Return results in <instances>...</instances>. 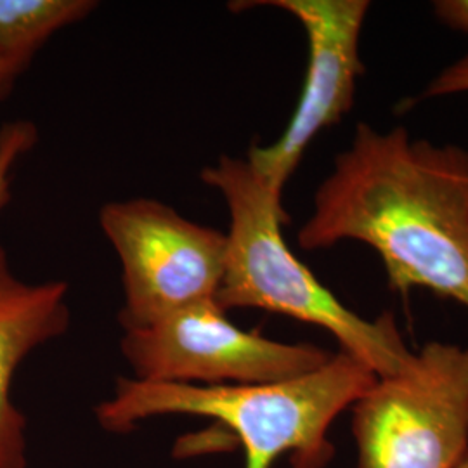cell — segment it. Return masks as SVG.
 I'll use <instances>...</instances> for the list:
<instances>
[{
	"instance_id": "1",
	"label": "cell",
	"mask_w": 468,
	"mask_h": 468,
	"mask_svg": "<svg viewBox=\"0 0 468 468\" xmlns=\"http://www.w3.org/2000/svg\"><path fill=\"white\" fill-rule=\"evenodd\" d=\"M297 241L303 250L365 243L390 288L432 290L468 309V150L357 123Z\"/></svg>"
},
{
	"instance_id": "2",
	"label": "cell",
	"mask_w": 468,
	"mask_h": 468,
	"mask_svg": "<svg viewBox=\"0 0 468 468\" xmlns=\"http://www.w3.org/2000/svg\"><path fill=\"white\" fill-rule=\"evenodd\" d=\"M200 179L218 189L229 212L226 266L216 297L222 311L261 309L319 326L378 378L410 369L415 352L406 347L390 313L361 318L290 250L282 233L288 222L283 197L247 158L220 156L201 170Z\"/></svg>"
},
{
	"instance_id": "3",
	"label": "cell",
	"mask_w": 468,
	"mask_h": 468,
	"mask_svg": "<svg viewBox=\"0 0 468 468\" xmlns=\"http://www.w3.org/2000/svg\"><path fill=\"white\" fill-rule=\"evenodd\" d=\"M377 378L344 351L314 371L272 384L201 387L122 377L96 415L112 432H127L143 420L164 415L210 419L245 448V468H272L284 454L293 468H324L334 458L328 441L334 420Z\"/></svg>"
},
{
	"instance_id": "4",
	"label": "cell",
	"mask_w": 468,
	"mask_h": 468,
	"mask_svg": "<svg viewBox=\"0 0 468 468\" xmlns=\"http://www.w3.org/2000/svg\"><path fill=\"white\" fill-rule=\"evenodd\" d=\"M357 468H456L468 454V346L431 342L352 406Z\"/></svg>"
},
{
	"instance_id": "5",
	"label": "cell",
	"mask_w": 468,
	"mask_h": 468,
	"mask_svg": "<svg viewBox=\"0 0 468 468\" xmlns=\"http://www.w3.org/2000/svg\"><path fill=\"white\" fill-rule=\"evenodd\" d=\"M101 229L122 264L123 330L216 301L226 266V233L151 198L110 201Z\"/></svg>"
},
{
	"instance_id": "6",
	"label": "cell",
	"mask_w": 468,
	"mask_h": 468,
	"mask_svg": "<svg viewBox=\"0 0 468 468\" xmlns=\"http://www.w3.org/2000/svg\"><path fill=\"white\" fill-rule=\"evenodd\" d=\"M120 349L135 380L201 387L282 382L318 369L332 356L241 330L216 301L123 330Z\"/></svg>"
},
{
	"instance_id": "7",
	"label": "cell",
	"mask_w": 468,
	"mask_h": 468,
	"mask_svg": "<svg viewBox=\"0 0 468 468\" xmlns=\"http://www.w3.org/2000/svg\"><path fill=\"white\" fill-rule=\"evenodd\" d=\"M269 5L295 17L307 35L309 61L301 100L283 134L269 146H251L247 160L283 197L284 186L301 165L319 133L351 112L357 79L365 73L359 40L368 0H264L233 2L229 9Z\"/></svg>"
},
{
	"instance_id": "8",
	"label": "cell",
	"mask_w": 468,
	"mask_h": 468,
	"mask_svg": "<svg viewBox=\"0 0 468 468\" xmlns=\"http://www.w3.org/2000/svg\"><path fill=\"white\" fill-rule=\"evenodd\" d=\"M69 326L65 282L27 283L0 245V468H27V420L11 399L19 365Z\"/></svg>"
},
{
	"instance_id": "9",
	"label": "cell",
	"mask_w": 468,
	"mask_h": 468,
	"mask_svg": "<svg viewBox=\"0 0 468 468\" xmlns=\"http://www.w3.org/2000/svg\"><path fill=\"white\" fill-rule=\"evenodd\" d=\"M98 5L94 0H0V56L34 61L52 35L90 16Z\"/></svg>"
},
{
	"instance_id": "10",
	"label": "cell",
	"mask_w": 468,
	"mask_h": 468,
	"mask_svg": "<svg viewBox=\"0 0 468 468\" xmlns=\"http://www.w3.org/2000/svg\"><path fill=\"white\" fill-rule=\"evenodd\" d=\"M38 131L30 120H13L0 127V212L13 198V170L35 148Z\"/></svg>"
},
{
	"instance_id": "11",
	"label": "cell",
	"mask_w": 468,
	"mask_h": 468,
	"mask_svg": "<svg viewBox=\"0 0 468 468\" xmlns=\"http://www.w3.org/2000/svg\"><path fill=\"white\" fill-rule=\"evenodd\" d=\"M462 92H468V56L442 69L425 89L423 98H442Z\"/></svg>"
},
{
	"instance_id": "12",
	"label": "cell",
	"mask_w": 468,
	"mask_h": 468,
	"mask_svg": "<svg viewBox=\"0 0 468 468\" xmlns=\"http://www.w3.org/2000/svg\"><path fill=\"white\" fill-rule=\"evenodd\" d=\"M434 11L441 23L468 35V0H439Z\"/></svg>"
},
{
	"instance_id": "13",
	"label": "cell",
	"mask_w": 468,
	"mask_h": 468,
	"mask_svg": "<svg viewBox=\"0 0 468 468\" xmlns=\"http://www.w3.org/2000/svg\"><path fill=\"white\" fill-rule=\"evenodd\" d=\"M32 61L25 58L0 56V101L7 100L19 77L28 69Z\"/></svg>"
},
{
	"instance_id": "14",
	"label": "cell",
	"mask_w": 468,
	"mask_h": 468,
	"mask_svg": "<svg viewBox=\"0 0 468 468\" xmlns=\"http://www.w3.org/2000/svg\"><path fill=\"white\" fill-rule=\"evenodd\" d=\"M456 468H468V454L463 458V460H462V462H460V465Z\"/></svg>"
}]
</instances>
